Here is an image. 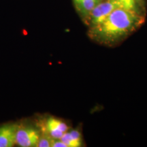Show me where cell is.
<instances>
[{"label": "cell", "instance_id": "1", "mask_svg": "<svg viewBox=\"0 0 147 147\" xmlns=\"http://www.w3.org/2000/svg\"><path fill=\"white\" fill-rule=\"evenodd\" d=\"M144 21L143 14L117 8L104 21L88 29L91 40L106 47H115L127 39Z\"/></svg>", "mask_w": 147, "mask_h": 147}, {"label": "cell", "instance_id": "2", "mask_svg": "<svg viewBox=\"0 0 147 147\" xmlns=\"http://www.w3.org/2000/svg\"><path fill=\"white\" fill-rule=\"evenodd\" d=\"M121 8L115 0H102L90 12L86 21L88 27H93L104 21L113 11Z\"/></svg>", "mask_w": 147, "mask_h": 147}, {"label": "cell", "instance_id": "3", "mask_svg": "<svg viewBox=\"0 0 147 147\" xmlns=\"http://www.w3.org/2000/svg\"><path fill=\"white\" fill-rule=\"evenodd\" d=\"M40 135L39 130L34 127L18 125L16 136V144L21 147L36 146Z\"/></svg>", "mask_w": 147, "mask_h": 147}, {"label": "cell", "instance_id": "4", "mask_svg": "<svg viewBox=\"0 0 147 147\" xmlns=\"http://www.w3.org/2000/svg\"><path fill=\"white\" fill-rule=\"evenodd\" d=\"M68 130L69 127L65 122L56 117H50L46 121L44 133L53 139H60Z\"/></svg>", "mask_w": 147, "mask_h": 147}, {"label": "cell", "instance_id": "5", "mask_svg": "<svg viewBox=\"0 0 147 147\" xmlns=\"http://www.w3.org/2000/svg\"><path fill=\"white\" fill-rule=\"evenodd\" d=\"M18 127V125L10 123L0 126V147H12L16 144Z\"/></svg>", "mask_w": 147, "mask_h": 147}, {"label": "cell", "instance_id": "6", "mask_svg": "<svg viewBox=\"0 0 147 147\" xmlns=\"http://www.w3.org/2000/svg\"><path fill=\"white\" fill-rule=\"evenodd\" d=\"M72 1L75 8L84 23H86L90 12L99 3V1L95 0H72Z\"/></svg>", "mask_w": 147, "mask_h": 147}, {"label": "cell", "instance_id": "7", "mask_svg": "<svg viewBox=\"0 0 147 147\" xmlns=\"http://www.w3.org/2000/svg\"><path fill=\"white\" fill-rule=\"evenodd\" d=\"M120 5L121 8L142 14V6L138 0H115Z\"/></svg>", "mask_w": 147, "mask_h": 147}, {"label": "cell", "instance_id": "8", "mask_svg": "<svg viewBox=\"0 0 147 147\" xmlns=\"http://www.w3.org/2000/svg\"><path fill=\"white\" fill-rule=\"evenodd\" d=\"M53 138L45 133L40 135V139L38 140L37 147H52Z\"/></svg>", "mask_w": 147, "mask_h": 147}, {"label": "cell", "instance_id": "9", "mask_svg": "<svg viewBox=\"0 0 147 147\" xmlns=\"http://www.w3.org/2000/svg\"><path fill=\"white\" fill-rule=\"evenodd\" d=\"M71 137L74 140V142L76 143L78 147L82 146V135L78 129H71L70 131H68Z\"/></svg>", "mask_w": 147, "mask_h": 147}, {"label": "cell", "instance_id": "10", "mask_svg": "<svg viewBox=\"0 0 147 147\" xmlns=\"http://www.w3.org/2000/svg\"><path fill=\"white\" fill-rule=\"evenodd\" d=\"M52 147H66V145L60 139H54Z\"/></svg>", "mask_w": 147, "mask_h": 147}, {"label": "cell", "instance_id": "11", "mask_svg": "<svg viewBox=\"0 0 147 147\" xmlns=\"http://www.w3.org/2000/svg\"><path fill=\"white\" fill-rule=\"evenodd\" d=\"M138 1H139V3H140V4L142 5V3H143V0H138Z\"/></svg>", "mask_w": 147, "mask_h": 147}]
</instances>
